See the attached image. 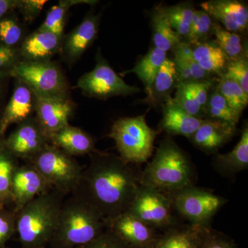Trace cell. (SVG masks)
<instances>
[{
  "label": "cell",
  "mask_w": 248,
  "mask_h": 248,
  "mask_svg": "<svg viewBox=\"0 0 248 248\" xmlns=\"http://www.w3.org/2000/svg\"><path fill=\"white\" fill-rule=\"evenodd\" d=\"M174 100L191 115L204 120V110L196 93L193 82H178Z\"/></svg>",
  "instance_id": "d590c367"
},
{
  "label": "cell",
  "mask_w": 248,
  "mask_h": 248,
  "mask_svg": "<svg viewBox=\"0 0 248 248\" xmlns=\"http://www.w3.org/2000/svg\"><path fill=\"white\" fill-rule=\"evenodd\" d=\"M98 1L94 0H61L58 4L52 6L47 14L45 20L39 29L49 31L60 37H63L67 14L70 8L75 5L97 4Z\"/></svg>",
  "instance_id": "f1b7e54d"
},
{
  "label": "cell",
  "mask_w": 248,
  "mask_h": 248,
  "mask_svg": "<svg viewBox=\"0 0 248 248\" xmlns=\"http://www.w3.org/2000/svg\"><path fill=\"white\" fill-rule=\"evenodd\" d=\"M35 98V119L46 138L50 140L54 134L69 124L76 105L71 98Z\"/></svg>",
  "instance_id": "9a60e30c"
},
{
  "label": "cell",
  "mask_w": 248,
  "mask_h": 248,
  "mask_svg": "<svg viewBox=\"0 0 248 248\" xmlns=\"http://www.w3.org/2000/svg\"><path fill=\"white\" fill-rule=\"evenodd\" d=\"M66 195L53 189L31 201L17 213L16 234L20 248H46L58 225Z\"/></svg>",
  "instance_id": "7a4b0ae2"
},
{
  "label": "cell",
  "mask_w": 248,
  "mask_h": 248,
  "mask_svg": "<svg viewBox=\"0 0 248 248\" xmlns=\"http://www.w3.org/2000/svg\"><path fill=\"white\" fill-rule=\"evenodd\" d=\"M190 47L192 56L202 69L211 75H223L228 60L216 44L204 42Z\"/></svg>",
  "instance_id": "484cf974"
},
{
  "label": "cell",
  "mask_w": 248,
  "mask_h": 248,
  "mask_svg": "<svg viewBox=\"0 0 248 248\" xmlns=\"http://www.w3.org/2000/svg\"><path fill=\"white\" fill-rule=\"evenodd\" d=\"M89 156L73 197L89 204L105 220L125 213L141 186V172L112 153L95 150Z\"/></svg>",
  "instance_id": "6da1fadb"
},
{
  "label": "cell",
  "mask_w": 248,
  "mask_h": 248,
  "mask_svg": "<svg viewBox=\"0 0 248 248\" xmlns=\"http://www.w3.org/2000/svg\"><path fill=\"white\" fill-rule=\"evenodd\" d=\"M146 114L118 119L108 135L115 141L120 157L128 164H143L153 155L155 139L160 132L148 125Z\"/></svg>",
  "instance_id": "5b68a950"
},
{
  "label": "cell",
  "mask_w": 248,
  "mask_h": 248,
  "mask_svg": "<svg viewBox=\"0 0 248 248\" xmlns=\"http://www.w3.org/2000/svg\"><path fill=\"white\" fill-rule=\"evenodd\" d=\"M212 18L203 10H195L191 23L190 32L186 37V43L195 45L205 42L213 31Z\"/></svg>",
  "instance_id": "8d00e7d4"
},
{
  "label": "cell",
  "mask_w": 248,
  "mask_h": 248,
  "mask_svg": "<svg viewBox=\"0 0 248 248\" xmlns=\"http://www.w3.org/2000/svg\"><path fill=\"white\" fill-rule=\"evenodd\" d=\"M48 143L38 122L35 117H31L18 124L14 131L5 138V149L17 159L29 162Z\"/></svg>",
  "instance_id": "8fae6325"
},
{
  "label": "cell",
  "mask_w": 248,
  "mask_h": 248,
  "mask_svg": "<svg viewBox=\"0 0 248 248\" xmlns=\"http://www.w3.org/2000/svg\"><path fill=\"white\" fill-rule=\"evenodd\" d=\"M200 6L226 30L239 35L247 31L248 9L241 1L210 0L202 3Z\"/></svg>",
  "instance_id": "2e32d148"
},
{
  "label": "cell",
  "mask_w": 248,
  "mask_h": 248,
  "mask_svg": "<svg viewBox=\"0 0 248 248\" xmlns=\"http://www.w3.org/2000/svg\"><path fill=\"white\" fill-rule=\"evenodd\" d=\"M96 64L92 71L84 73L78 79L77 89L84 95L94 99L107 100L118 96H128L141 92L136 86L127 84L108 62L102 56L100 48L95 57Z\"/></svg>",
  "instance_id": "9c48e42d"
},
{
  "label": "cell",
  "mask_w": 248,
  "mask_h": 248,
  "mask_svg": "<svg viewBox=\"0 0 248 248\" xmlns=\"http://www.w3.org/2000/svg\"><path fill=\"white\" fill-rule=\"evenodd\" d=\"M195 170L190 158L171 137L164 139L151 162L141 172L140 184L165 193L194 185Z\"/></svg>",
  "instance_id": "3957f363"
},
{
  "label": "cell",
  "mask_w": 248,
  "mask_h": 248,
  "mask_svg": "<svg viewBox=\"0 0 248 248\" xmlns=\"http://www.w3.org/2000/svg\"><path fill=\"white\" fill-rule=\"evenodd\" d=\"M10 78H11V77L9 73L0 72V102H1V97H2L5 86H6V83H7V81Z\"/></svg>",
  "instance_id": "f6af8a7d"
},
{
  "label": "cell",
  "mask_w": 248,
  "mask_h": 248,
  "mask_svg": "<svg viewBox=\"0 0 248 248\" xmlns=\"http://www.w3.org/2000/svg\"><path fill=\"white\" fill-rule=\"evenodd\" d=\"M106 228L131 248H153L159 234L131 214L105 220Z\"/></svg>",
  "instance_id": "4fadbf2b"
},
{
  "label": "cell",
  "mask_w": 248,
  "mask_h": 248,
  "mask_svg": "<svg viewBox=\"0 0 248 248\" xmlns=\"http://www.w3.org/2000/svg\"><path fill=\"white\" fill-rule=\"evenodd\" d=\"M236 127L208 119H204L198 130L188 139L192 144L206 154H215L231 141Z\"/></svg>",
  "instance_id": "d6986e66"
},
{
  "label": "cell",
  "mask_w": 248,
  "mask_h": 248,
  "mask_svg": "<svg viewBox=\"0 0 248 248\" xmlns=\"http://www.w3.org/2000/svg\"><path fill=\"white\" fill-rule=\"evenodd\" d=\"M19 4V0H0V19L17 9Z\"/></svg>",
  "instance_id": "ee69618b"
},
{
  "label": "cell",
  "mask_w": 248,
  "mask_h": 248,
  "mask_svg": "<svg viewBox=\"0 0 248 248\" xmlns=\"http://www.w3.org/2000/svg\"><path fill=\"white\" fill-rule=\"evenodd\" d=\"M214 166L223 175L231 176L247 170L248 167V126L243 128L237 144L230 153L217 154L214 159Z\"/></svg>",
  "instance_id": "603a6c76"
},
{
  "label": "cell",
  "mask_w": 248,
  "mask_h": 248,
  "mask_svg": "<svg viewBox=\"0 0 248 248\" xmlns=\"http://www.w3.org/2000/svg\"><path fill=\"white\" fill-rule=\"evenodd\" d=\"M53 190L48 182L29 162L19 165L15 171L12 181L13 205L17 213L31 201Z\"/></svg>",
  "instance_id": "5bb4252c"
},
{
  "label": "cell",
  "mask_w": 248,
  "mask_h": 248,
  "mask_svg": "<svg viewBox=\"0 0 248 248\" xmlns=\"http://www.w3.org/2000/svg\"></svg>",
  "instance_id": "7dc6e473"
},
{
  "label": "cell",
  "mask_w": 248,
  "mask_h": 248,
  "mask_svg": "<svg viewBox=\"0 0 248 248\" xmlns=\"http://www.w3.org/2000/svg\"><path fill=\"white\" fill-rule=\"evenodd\" d=\"M162 107L163 117L159 125V132L164 131L169 135H180L189 139L203 123V119L191 115L172 97Z\"/></svg>",
  "instance_id": "ffe728a7"
},
{
  "label": "cell",
  "mask_w": 248,
  "mask_h": 248,
  "mask_svg": "<svg viewBox=\"0 0 248 248\" xmlns=\"http://www.w3.org/2000/svg\"><path fill=\"white\" fill-rule=\"evenodd\" d=\"M19 48H9L0 43V72L9 73L22 62Z\"/></svg>",
  "instance_id": "b9f144b4"
},
{
  "label": "cell",
  "mask_w": 248,
  "mask_h": 248,
  "mask_svg": "<svg viewBox=\"0 0 248 248\" xmlns=\"http://www.w3.org/2000/svg\"><path fill=\"white\" fill-rule=\"evenodd\" d=\"M241 116L230 107L217 89L210 93L205 108L204 119L218 121L236 127Z\"/></svg>",
  "instance_id": "1f68e13d"
},
{
  "label": "cell",
  "mask_w": 248,
  "mask_h": 248,
  "mask_svg": "<svg viewBox=\"0 0 248 248\" xmlns=\"http://www.w3.org/2000/svg\"><path fill=\"white\" fill-rule=\"evenodd\" d=\"M47 2L46 0H19L17 10L26 22L31 23L38 17Z\"/></svg>",
  "instance_id": "7bdbcfd3"
},
{
  "label": "cell",
  "mask_w": 248,
  "mask_h": 248,
  "mask_svg": "<svg viewBox=\"0 0 248 248\" xmlns=\"http://www.w3.org/2000/svg\"><path fill=\"white\" fill-rule=\"evenodd\" d=\"M16 216L14 208H0V248H6L8 242L16 234Z\"/></svg>",
  "instance_id": "f35d334b"
},
{
  "label": "cell",
  "mask_w": 248,
  "mask_h": 248,
  "mask_svg": "<svg viewBox=\"0 0 248 248\" xmlns=\"http://www.w3.org/2000/svg\"><path fill=\"white\" fill-rule=\"evenodd\" d=\"M11 77L27 85L36 97L71 98L69 81L55 62H20Z\"/></svg>",
  "instance_id": "8992f818"
},
{
  "label": "cell",
  "mask_w": 248,
  "mask_h": 248,
  "mask_svg": "<svg viewBox=\"0 0 248 248\" xmlns=\"http://www.w3.org/2000/svg\"><path fill=\"white\" fill-rule=\"evenodd\" d=\"M178 82L179 79L174 62L171 59L166 58L155 77L150 92L142 102L152 107L164 105L172 98V91L176 89Z\"/></svg>",
  "instance_id": "7402d4cb"
},
{
  "label": "cell",
  "mask_w": 248,
  "mask_h": 248,
  "mask_svg": "<svg viewBox=\"0 0 248 248\" xmlns=\"http://www.w3.org/2000/svg\"><path fill=\"white\" fill-rule=\"evenodd\" d=\"M216 89L233 110L239 115H242V112L248 107V94L237 83L224 75H221Z\"/></svg>",
  "instance_id": "836d02e7"
},
{
  "label": "cell",
  "mask_w": 248,
  "mask_h": 248,
  "mask_svg": "<svg viewBox=\"0 0 248 248\" xmlns=\"http://www.w3.org/2000/svg\"><path fill=\"white\" fill-rule=\"evenodd\" d=\"M5 135L0 132V153L5 149Z\"/></svg>",
  "instance_id": "bcb514c9"
},
{
  "label": "cell",
  "mask_w": 248,
  "mask_h": 248,
  "mask_svg": "<svg viewBox=\"0 0 248 248\" xmlns=\"http://www.w3.org/2000/svg\"><path fill=\"white\" fill-rule=\"evenodd\" d=\"M172 202L167 194L140 186L127 213L136 217L153 229L166 231L177 226Z\"/></svg>",
  "instance_id": "30bf717a"
},
{
  "label": "cell",
  "mask_w": 248,
  "mask_h": 248,
  "mask_svg": "<svg viewBox=\"0 0 248 248\" xmlns=\"http://www.w3.org/2000/svg\"><path fill=\"white\" fill-rule=\"evenodd\" d=\"M152 33L155 48L161 49L167 53L174 50L182 42L177 32L173 30L167 18L160 7L156 8L151 17Z\"/></svg>",
  "instance_id": "83f0119b"
},
{
  "label": "cell",
  "mask_w": 248,
  "mask_h": 248,
  "mask_svg": "<svg viewBox=\"0 0 248 248\" xmlns=\"http://www.w3.org/2000/svg\"><path fill=\"white\" fill-rule=\"evenodd\" d=\"M62 38L53 32L37 29L26 36L19 47L22 61L48 62L60 53Z\"/></svg>",
  "instance_id": "e0dca14e"
},
{
  "label": "cell",
  "mask_w": 248,
  "mask_h": 248,
  "mask_svg": "<svg viewBox=\"0 0 248 248\" xmlns=\"http://www.w3.org/2000/svg\"><path fill=\"white\" fill-rule=\"evenodd\" d=\"M19 166V159L7 150L0 153V208L13 204V177Z\"/></svg>",
  "instance_id": "4dcf8cb0"
},
{
  "label": "cell",
  "mask_w": 248,
  "mask_h": 248,
  "mask_svg": "<svg viewBox=\"0 0 248 248\" xmlns=\"http://www.w3.org/2000/svg\"><path fill=\"white\" fill-rule=\"evenodd\" d=\"M78 248H131L116 236L113 232L106 229L100 236L89 244Z\"/></svg>",
  "instance_id": "60d3db41"
},
{
  "label": "cell",
  "mask_w": 248,
  "mask_h": 248,
  "mask_svg": "<svg viewBox=\"0 0 248 248\" xmlns=\"http://www.w3.org/2000/svg\"><path fill=\"white\" fill-rule=\"evenodd\" d=\"M202 230L190 225L172 227L159 235L153 248H199Z\"/></svg>",
  "instance_id": "d4e9b609"
},
{
  "label": "cell",
  "mask_w": 248,
  "mask_h": 248,
  "mask_svg": "<svg viewBox=\"0 0 248 248\" xmlns=\"http://www.w3.org/2000/svg\"><path fill=\"white\" fill-rule=\"evenodd\" d=\"M160 9L180 38L186 39L190 32L192 17L196 10L192 3L182 2L174 6H161Z\"/></svg>",
  "instance_id": "f546056e"
},
{
  "label": "cell",
  "mask_w": 248,
  "mask_h": 248,
  "mask_svg": "<svg viewBox=\"0 0 248 248\" xmlns=\"http://www.w3.org/2000/svg\"><path fill=\"white\" fill-rule=\"evenodd\" d=\"M49 143L72 156L89 155L97 150L95 141L89 133L70 124L54 134Z\"/></svg>",
  "instance_id": "44dd1931"
},
{
  "label": "cell",
  "mask_w": 248,
  "mask_h": 248,
  "mask_svg": "<svg viewBox=\"0 0 248 248\" xmlns=\"http://www.w3.org/2000/svg\"><path fill=\"white\" fill-rule=\"evenodd\" d=\"M102 14L90 11L82 22L62 38L60 54L62 61L69 67L76 63L97 38Z\"/></svg>",
  "instance_id": "7c38bea8"
},
{
  "label": "cell",
  "mask_w": 248,
  "mask_h": 248,
  "mask_svg": "<svg viewBox=\"0 0 248 248\" xmlns=\"http://www.w3.org/2000/svg\"><path fill=\"white\" fill-rule=\"evenodd\" d=\"M105 219L89 204L73 197L63 202L50 248H78L106 231Z\"/></svg>",
  "instance_id": "277c9868"
},
{
  "label": "cell",
  "mask_w": 248,
  "mask_h": 248,
  "mask_svg": "<svg viewBox=\"0 0 248 248\" xmlns=\"http://www.w3.org/2000/svg\"><path fill=\"white\" fill-rule=\"evenodd\" d=\"M199 248H239L232 240L213 231L210 227L203 228Z\"/></svg>",
  "instance_id": "ab89813d"
},
{
  "label": "cell",
  "mask_w": 248,
  "mask_h": 248,
  "mask_svg": "<svg viewBox=\"0 0 248 248\" xmlns=\"http://www.w3.org/2000/svg\"><path fill=\"white\" fill-rule=\"evenodd\" d=\"M167 53L157 48L153 47L148 53L138 62L133 68L121 73L122 76L134 73L138 76L140 81L144 85L146 94L150 90L160 68L167 58Z\"/></svg>",
  "instance_id": "4316f807"
},
{
  "label": "cell",
  "mask_w": 248,
  "mask_h": 248,
  "mask_svg": "<svg viewBox=\"0 0 248 248\" xmlns=\"http://www.w3.org/2000/svg\"><path fill=\"white\" fill-rule=\"evenodd\" d=\"M25 37L24 27L14 11L0 19V43L9 48H19Z\"/></svg>",
  "instance_id": "e575fe53"
},
{
  "label": "cell",
  "mask_w": 248,
  "mask_h": 248,
  "mask_svg": "<svg viewBox=\"0 0 248 248\" xmlns=\"http://www.w3.org/2000/svg\"><path fill=\"white\" fill-rule=\"evenodd\" d=\"M212 34L215 36V44L225 54L228 61L246 56L242 39L239 34L227 31L217 23H213Z\"/></svg>",
  "instance_id": "d6a6232c"
},
{
  "label": "cell",
  "mask_w": 248,
  "mask_h": 248,
  "mask_svg": "<svg viewBox=\"0 0 248 248\" xmlns=\"http://www.w3.org/2000/svg\"><path fill=\"white\" fill-rule=\"evenodd\" d=\"M179 82H194L213 79L212 75L202 69L192 56L190 46L181 42L172 50Z\"/></svg>",
  "instance_id": "cb8c5ba5"
},
{
  "label": "cell",
  "mask_w": 248,
  "mask_h": 248,
  "mask_svg": "<svg viewBox=\"0 0 248 248\" xmlns=\"http://www.w3.org/2000/svg\"><path fill=\"white\" fill-rule=\"evenodd\" d=\"M29 163L42 174L53 189L66 196L73 193L83 171L74 156L50 143Z\"/></svg>",
  "instance_id": "52a82bcc"
},
{
  "label": "cell",
  "mask_w": 248,
  "mask_h": 248,
  "mask_svg": "<svg viewBox=\"0 0 248 248\" xmlns=\"http://www.w3.org/2000/svg\"><path fill=\"white\" fill-rule=\"evenodd\" d=\"M166 194L170 198L174 210L190 222V226L197 228L210 227L213 217L227 203L221 196L195 185Z\"/></svg>",
  "instance_id": "ba28073f"
},
{
  "label": "cell",
  "mask_w": 248,
  "mask_h": 248,
  "mask_svg": "<svg viewBox=\"0 0 248 248\" xmlns=\"http://www.w3.org/2000/svg\"><path fill=\"white\" fill-rule=\"evenodd\" d=\"M35 94L27 85L16 80L14 93L0 118V132L5 135L10 125L20 124L32 117L35 109Z\"/></svg>",
  "instance_id": "ac0fdd59"
},
{
  "label": "cell",
  "mask_w": 248,
  "mask_h": 248,
  "mask_svg": "<svg viewBox=\"0 0 248 248\" xmlns=\"http://www.w3.org/2000/svg\"><path fill=\"white\" fill-rule=\"evenodd\" d=\"M227 78L237 83L248 94V62L247 56L228 61L224 73Z\"/></svg>",
  "instance_id": "74e56055"
}]
</instances>
